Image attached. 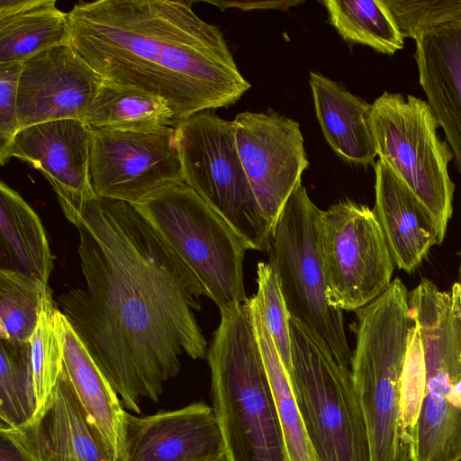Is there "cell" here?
Listing matches in <instances>:
<instances>
[{"instance_id": "obj_1", "label": "cell", "mask_w": 461, "mask_h": 461, "mask_svg": "<svg viewBox=\"0 0 461 461\" xmlns=\"http://www.w3.org/2000/svg\"><path fill=\"white\" fill-rule=\"evenodd\" d=\"M77 228L85 286L62 293L60 312L123 408L157 402L180 356L207 354L196 321L205 291L133 204L93 196L64 206Z\"/></svg>"}, {"instance_id": "obj_2", "label": "cell", "mask_w": 461, "mask_h": 461, "mask_svg": "<svg viewBox=\"0 0 461 461\" xmlns=\"http://www.w3.org/2000/svg\"><path fill=\"white\" fill-rule=\"evenodd\" d=\"M68 14L78 55L104 80L166 101L176 125L234 104L251 86L222 32L190 2H80Z\"/></svg>"}, {"instance_id": "obj_3", "label": "cell", "mask_w": 461, "mask_h": 461, "mask_svg": "<svg viewBox=\"0 0 461 461\" xmlns=\"http://www.w3.org/2000/svg\"><path fill=\"white\" fill-rule=\"evenodd\" d=\"M206 357L212 407L230 461H289L250 299L221 315Z\"/></svg>"}, {"instance_id": "obj_4", "label": "cell", "mask_w": 461, "mask_h": 461, "mask_svg": "<svg viewBox=\"0 0 461 461\" xmlns=\"http://www.w3.org/2000/svg\"><path fill=\"white\" fill-rule=\"evenodd\" d=\"M355 312L350 373L371 461H411L402 403L404 364L415 326L409 291L395 278L379 297Z\"/></svg>"}, {"instance_id": "obj_5", "label": "cell", "mask_w": 461, "mask_h": 461, "mask_svg": "<svg viewBox=\"0 0 461 461\" xmlns=\"http://www.w3.org/2000/svg\"><path fill=\"white\" fill-rule=\"evenodd\" d=\"M423 356V393L411 461L461 460V286L423 278L409 292Z\"/></svg>"}, {"instance_id": "obj_6", "label": "cell", "mask_w": 461, "mask_h": 461, "mask_svg": "<svg viewBox=\"0 0 461 461\" xmlns=\"http://www.w3.org/2000/svg\"><path fill=\"white\" fill-rule=\"evenodd\" d=\"M183 260L221 315L248 301L243 281L247 241L185 182L133 204Z\"/></svg>"}, {"instance_id": "obj_7", "label": "cell", "mask_w": 461, "mask_h": 461, "mask_svg": "<svg viewBox=\"0 0 461 461\" xmlns=\"http://www.w3.org/2000/svg\"><path fill=\"white\" fill-rule=\"evenodd\" d=\"M321 212L299 184L272 226L266 252L290 318L324 346L339 365L350 368L352 352L343 313L327 297L320 250Z\"/></svg>"}, {"instance_id": "obj_8", "label": "cell", "mask_w": 461, "mask_h": 461, "mask_svg": "<svg viewBox=\"0 0 461 461\" xmlns=\"http://www.w3.org/2000/svg\"><path fill=\"white\" fill-rule=\"evenodd\" d=\"M288 371L302 419L318 461H371L364 417L350 368L290 318Z\"/></svg>"}, {"instance_id": "obj_9", "label": "cell", "mask_w": 461, "mask_h": 461, "mask_svg": "<svg viewBox=\"0 0 461 461\" xmlns=\"http://www.w3.org/2000/svg\"><path fill=\"white\" fill-rule=\"evenodd\" d=\"M369 123L379 159L407 185L446 234L455 185L448 174L453 153L437 135L429 104L411 95L384 92L371 104Z\"/></svg>"}, {"instance_id": "obj_10", "label": "cell", "mask_w": 461, "mask_h": 461, "mask_svg": "<svg viewBox=\"0 0 461 461\" xmlns=\"http://www.w3.org/2000/svg\"><path fill=\"white\" fill-rule=\"evenodd\" d=\"M185 183L250 246L266 252L272 225L265 218L240 161L232 122L204 111L176 127Z\"/></svg>"}, {"instance_id": "obj_11", "label": "cell", "mask_w": 461, "mask_h": 461, "mask_svg": "<svg viewBox=\"0 0 461 461\" xmlns=\"http://www.w3.org/2000/svg\"><path fill=\"white\" fill-rule=\"evenodd\" d=\"M320 250L329 303L357 311L391 285L394 261L381 226L366 205L346 200L322 211Z\"/></svg>"}, {"instance_id": "obj_12", "label": "cell", "mask_w": 461, "mask_h": 461, "mask_svg": "<svg viewBox=\"0 0 461 461\" xmlns=\"http://www.w3.org/2000/svg\"><path fill=\"white\" fill-rule=\"evenodd\" d=\"M89 130L90 181L97 197L136 204L185 182L176 127L154 131Z\"/></svg>"}, {"instance_id": "obj_13", "label": "cell", "mask_w": 461, "mask_h": 461, "mask_svg": "<svg viewBox=\"0 0 461 461\" xmlns=\"http://www.w3.org/2000/svg\"><path fill=\"white\" fill-rule=\"evenodd\" d=\"M232 124L243 168L265 218L273 226L309 166L299 123L268 111L240 113Z\"/></svg>"}, {"instance_id": "obj_14", "label": "cell", "mask_w": 461, "mask_h": 461, "mask_svg": "<svg viewBox=\"0 0 461 461\" xmlns=\"http://www.w3.org/2000/svg\"><path fill=\"white\" fill-rule=\"evenodd\" d=\"M26 461H119L63 367L43 405L26 422L0 427Z\"/></svg>"}, {"instance_id": "obj_15", "label": "cell", "mask_w": 461, "mask_h": 461, "mask_svg": "<svg viewBox=\"0 0 461 461\" xmlns=\"http://www.w3.org/2000/svg\"><path fill=\"white\" fill-rule=\"evenodd\" d=\"M104 78L69 42L23 62L17 88L20 129L62 119L83 120Z\"/></svg>"}, {"instance_id": "obj_16", "label": "cell", "mask_w": 461, "mask_h": 461, "mask_svg": "<svg viewBox=\"0 0 461 461\" xmlns=\"http://www.w3.org/2000/svg\"><path fill=\"white\" fill-rule=\"evenodd\" d=\"M222 448L213 409L205 402L145 416L125 412L120 461H206Z\"/></svg>"}, {"instance_id": "obj_17", "label": "cell", "mask_w": 461, "mask_h": 461, "mask_svg": "<svg viewBox=\"0 0 461 461\" xmlns=\"http://www.w3.org/2000/svg\"><path fill=\"white\" fill-rule=\"evenodd\" d=\"M90 130L80 119L36 123L18 131L10 149L50 182L59 205L96 196L89 173Z\"/></svg>"}, {"instance_id": "obj_18", "label": "cell", "mask_w": 461, "mask_h": 461, "mask_svg": "<svg viewBox=\"0 0 461 461\" xmlns=\"http://www.w3.org/2000/svg\"><path fill=\"white\" fill-rule=\"evenodd\" d=\"M374 213L385 237L395 266L414 271L445 233L435 218L407 185L378 159L375 166Z\"/></svg>"}, {"instance_id": "obj_19", "label": "cell", "mask_w": 461, "mask_h": 461, "mask_svg": "<svg viewBox=\"0 0 461 461\" xmlns=\"http://www.w3.org/2000/svg\"><path fill=\"white\" fill-rule=\"evenodd\" d=\"M419 81L461 174V21L415 39Z\"/></svg>"}, {"instance_id": "obj_20", "label": "cell", "mask_w": 461, "mask_h": 461, "mask_svg": "<svg viewBox=\"0 0 461 461\" xmlns=\"http://www.w3.org/2000/svg\"><path fill=\"white\" fill-rule=\"evenodd\" d=\"M316 116L325 140L344 160L367 165L377 156L369 114L371 104L322 74L311 72Z\"/></svg>"}, {"instance_id": "obj_21", "label": "cell", "mask_w": 461, "mask_h": 461, "mask_svg": "<svg viewBox=\"0 0 461 461\" xmlns=\"http://www.w3.org/2000/svg\"><path fill=\"white\" fill-rule=\"evenodd\" d=\"M61 330L64 369L86 411L120 461L126 411L63 313Z\"/></svg>"}, {"instance_id": "obj_22", "label": "cell", "mask_w": 461, "mask_h": 461, "mask_svg": "<svg viewBox=\"0 0 461 461\" xmlns=\"http://www.w3.org/2000/svg\"><path fill=\"white\" fill-rule=\"evenodd\" d=\"M69 38V14L55 0H0V64L23 63Z\"/></svg>"}, {"instance_id": "obj_23", "label": "cell", "mask_w": 461, "mask_h": 461, "mask_svg": "<svg viewBox=\"0 0 461 461\" xmlns=\"http://www.w3.org/2000/svg\"><path fill=\"white\" fill-rule=\"evenodd\" d=\"M0 269L48 284L53 258L41 221L24 199L0 184Z\"/></svg>"}, {"instance_id": "obj_24", "label": "cell", "mask_w": 461, "mask_h": 461, "mask_svg": "<svg viewBox=\"0 0 461 461\" xmlns=\"http://www.w3.org/2000/svg\"><path fill=\"white\" fill-rule=\"evenodd\" d=\"M82 121L89 129L125 131L176 127L173 113L163 99L104 79Z\"/></svg>"}, {"instance_id": "obj_25", "label": "cell", "mask_w": 461, "mask_h": 461, "mask_svg": "<svg viewBox=\"0 0 461 461\" xmlns=\"http://www.w3.org/2000/svg\"><path fill=\"white\" fill-rule=\"evenodd\" d=\"M252 316L262 359L283 430L289 461H318L307 435L288 372L253 298Z\"/></svg>"}, {"instance_id": "obj_26", "label": "cell", "mask_w": 461, "mask_h": 461, "mask_svg": "<svg viewBox=\"0 0 461 461\" xmlns=\"http://www.w3.org/2000/svg\"><path fill=\"white\" fill-rule=\"evenodd\" d=\"M321 4L345 41L387 55L404 47V38L384 0H325Z\"/></svg>"}, {"instance_id": "obj_27", "label": "cell", "mask_w": 461, "mask_h": 461, "mask_svg": "<svg viewBox=\"0 0 461 461\" xmlns=\"http://www.w3.org/2000/svg\"><path fill=\"white\" fill-rule=\"evenodd\" d=\"M48 284L0 269V338L11 344L29 343L38 323Z\"/></svg>"}, {"instance_id": "obj_28", "label": "cell", "mask_w": 461, "mask_h": 461, "mask_svg": "<svg viewBox=\"0 0 461 461\" xmlns=\"http://www.w3.org/2000/svg\"><path fill=\"white\" fill-rule=\"evenodd\" d=\"M37 411L30 342L0 343V427H16Z\"/></svg>"}, {"instance_id": "obj_29", "label": "cell", "mask_w": 461, "mask_h": 461, "mask_svg": "<svg viewBox=\"0 0 461 461\" xmlns=\"http://www.w3.org/2000/svg\"><path fill=\"white\" fill-rule=\"evenodd\" d=\"M61 322L62 312L49 288L29 341L37 410L45 402L64 367Z\"/></svg>"}, {"instance_id": "obj_30", "label": "cell", "mask_w": 461, "mask_h": 461, "mask_svg": "<svg viewBox=\"0 0 461 461\" xmlns=\"http://www.w3.org/2000/svg\"><path fill=\"white\" fill-rule=\"evenodd\" d=\"M257 283L258 292L252 298L288 372L291 367L290 316L276 276L268 263L258 262Z\"/></svg>"}, {"instance_id": "obj_31", "label": "cell", "mask_w": 461, "mask_h": 461, "mask_svg": "<svg viewBox=\"0 0 461 461\" xmlns=\"http://www.w3.org/2000/svg\"><path fill=\"white\" fill-rule=\"evenodd\" d=\"M403 38L461 21V0H384Z\"/></svg>"}, {"instance_id": "obj_32", "label": "cell", "mask_w": 461, "mask_h": 461, "mask_svg": "<svg viewBox=\"0 0 461 461\" xmlns=\"http://www.w3.org/2000/svg\"><path fill=\"white\" fill-rule=\"evenodd\" d=\"M23 63L0 64V164L10 159L14 136L20 130L17 118V88Z\"/></svg>"}, {"instance_id": "obj_33", "label": "cell", "mask_w": 461, "mask_h": 461, "mask_svg": "<svg viewBox=\"0 0 461 461\" xmlns=\"http://www.w3.org/2000/svg\"><path fill=\"white\" fill-rule=\"evenodd\" d=\"M210 4L215 5L220 8H227L235 6L237 8H240L243 10H250V9H266V8H275V9H287L294 5H299L301 2L299 1H263V2H208Z\"/></svg>"}, {"instance_id": "obj_34", "label": "cell", "mask_w": 461, "mask_h": 461, "mask_svg": "<svg viewBox=\"0 0 461 461\" xmlns=\"http://www.w3.org/2000/svg\"><path fill=\"white\" fill-rule=\"evenodd\" d=\"M0 461H26L14 445L0 434Z\"/></svg>"}, {"instance_id": "obj_35", "label": "cell", "mask_w": 461, "mask_h": 461, "mask_svg": "<svg viewBox=\"0 0 461 461\" xmlns=\"http://www.w3.org/2000/svg\"><path fill=\"white\" fill-rule=\"evenodd\" d=\"M206 461H230V459L223 447L219 453L212 456Z\"/></svg>"}, {"instance_id": "obj_36", "label": "cell", "mask_w": 461, "mask_h": 461, "mask_svg": "<svg viewBox=\"0 0 461 461\" xmlns=\"http://www.w3.org/2000/svg\"><path fill=\"white\" fill-rule=\"evenodd\" d=\"M461 286V261H460V268H459V281L457 282Z\"/></svg>"}]
</instances>
